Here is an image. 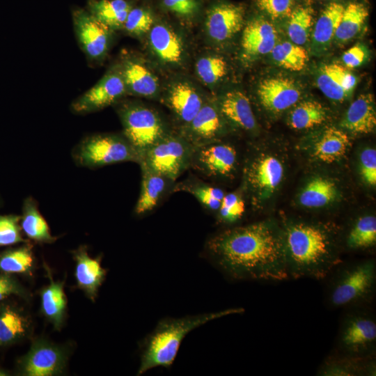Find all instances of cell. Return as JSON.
I'll return each mask as SVG.
<instances>
[{
	"instance_id": "cell-36",
	"label": "cell",
	"mask_w": 376,
	"mask_h": 376,
	"mask_svg": "<svg viewBox=\"0 0 376 376\" xmlns=\"http://www.w3.org/2000/svg\"><path fill=\"white\" fill-rule=\"evenodd\" d=\"M92 15L109 28L124 26L130 6L125 0H97L91 2Z\"/></svg>"
},
{
	"instance_id": "cell-32",
	"label": "cell",
	"mask_w": 376,
	"mask_h": 376,
	"mask_svg": "<svg viewBox=\"0 0 376 376\" xmlns=\"http://www.w3.org/2000/svg\"><path fill=\"white\" fill-rule=\"evenodd\" d=\"M33 246L26 242L0 255V271L4 274L31 276L34 269Z\"/></svg>"
},
{
	"instance_id": "cell-46",
	"label": "cell",
	"mask_w": 376,
	"mask_h": 376,
	"mask_svg": "<svg viewBox=\"0 0 376 376\" xmlns=\"http://www.w3.org/2000/svg\"><path fill=\"white\" fill-rule=\"evenodd\" d=\"M361 173L364 180L370 185L376 184V150L366 148L360 155Z\"/></svg>"
},
{
	"instance_id": "cell-24",
	"label": "cell",
	"mask_w": 376,
	"mask_h": 376,
	"mask_svg": "<svg viewBox=\"0 0 376 376\" xmlns=\"http://www.w3.org/2000/svg\"><path fill=\"white\" fill-rule=\"evenodd\" d=\"M31 319L19 308L9 304H0V345L19 341L29 334Z\"/></svg>"
},
{
	"instance_id": "cell-42",
	"label": "cell",
	"mask_w": 376,
	"mask_h": 376,
	"mask_svg": "<svg viewBox=\"0 0 376 376\" xmlns=\"http://www.w3.org/2000/svg\"><path fill=\"white\" fill-rule=\"evenodd\" d=\"M20 217L0 214V246L29 242L22 235Z\"/></svg>"
},
{
	"instance_id": "cell-2",
	"label": "cell",
	"mask_w": 376,
	"mask_h": 376,
	"mask_svg": "<svg viewBox=\"0 0 376 376\" xmlns=\"http://www.w3.org/2000/svg\"><path fill=\"white\" fill-rule=\"evenodd\" d=\"M283 233L290 279H323L338 267L333 233L327 226L292 223Z\"/></svg>"
},
{
	"instance_id": "cell-8",
	"label": "cell",
	"mask_w": 376,
	"mask_h": 376,
	"mask_svg": "<svg viewBox=\"0 0 376 376\" xmlns=\"http://www.w3.org/2000/svg\"><path fill=\"white\" fill-rule=\"evenodd\" d=\"M120 116L124 136L137 153L139 162L151 146L169 134L159 116L146 107L125 106L120 110Z\"/></svg>"
},
{
	"instance_id": "cell-43",
	"label": "cell",
	"mask_w": 376,
	"mask_h": 376,
	"mask_svg": "<svg viewBox=\"0 0 376 376\" xmlns=\"http://www.w3.org/2000/svg\"><path fill=\"white\" fill-rule=\"evenodd\" d=\"M244 211V202L236 193L225 194L217 210L219 220L227 224L233 223L240 219Z\"/></svg>"
},
{
	"instance_id": "cell-11",
	"label": "cell",
	"mask_w": 376,
	"mask_h": 376,
	"mask_svg": "<svg viewBox=\"0 0 376 376\" xmlns=\"http://www.w3.org/2000/svg\"><path fill=\"white\" fill-rule=\"evenodd\" d=\"M125 91L126 85L121 73H109L77 98L72 104V110L84 114L102 109L114 103Z\"/></svg>"
},
{
	"instance_id": "cell-5",
	"label": "cell",
	"mask_w": 376,
	"mask_h": 376,
	"mask_svg": "<svg viewBox=\"0 0 376 376\" xmlns=\"http://www.w3.org/2000/svg\"><path fill=\"white\" fill-rule=\"evenodd\" d=\"M72 156L78 166L89 169L139 162L137 153L124 135L102 134L87 136L73 148Z\"/></svg>"
},
{
	"instance_id": "cell-3",
	"label": "cell",
	"mask_w": 376,
	"mask_h": 376,
	"mask_svg": "<svg viewBox=\"0 0 376 376\" xmlns=\"http://www.w3.org/2000/svg\"><path fill=\"white\" fill-rule=\"evenodd\" d=\"M243 311L242 308H228L179 318L162 319L142 344L137 375H143L157 367L169 368L183 339L189 332L215 319Z\"/></svg>"
},
{
	"instance_id": "cell-21",
	"label": "cell",
	"mask_w": 376,
	"mask_h": 376,
	"mask_svg": "<svg viewBox=\"0 0 376 376\" xmlns=\"http://www.w3.org/2000/svg\"><path fill=\"white\" fill-rule=\"evenodd\" d=\"M47 272L49 283L40 293L41 312L55 329L60 330L63 325L67 310L64 281H54L47 269Z\"/></svg>"
},
{
	"instance_id": "cell-23",
	"label": "cell",
	"mask_w": 376,
	"mask_h": 376,
	"mask_svg": "<svg viewBox=\"0 0 376 376\" xmlns=\"http://www.w3.org/2000/svg\"><path fill=\"white\" fill-rule=\"evenodd\" d=\"M218 110L221 116L238 127L247 131L256 127V119L249 100L240 91L226 93L219 101Z\"/></svg>"
},
{
	"instance_id": "cell-12",
	"label": "cell",
	"mask_w": 376,
	"mask_h": 376,
	"mask_svg": "<svg viewBox=\"0 0 376 376\" xmlns=\"http://www.w3.org/2000/svg\"><path fill=\"white\" fill-rule=\"evenodd\" d=\"M74 21L77 37L86 54L92 58L102 56L108 48L109 28L84 10L75 13Z\"/></svg>"
},
{
	"instance_id": "cell-18",
	"label": "cell",
	"mask_w": 376,
	"mask_h": 376,
	"mask_svg": "<svg viewBox=\"0 0 376 376\" xmlns=\"http://www.w3.org/2000/svg\"><path fill=\"white\" fill-rule=\"evenodd\" d=\"M356 77L343 66L327 64L322 66L317 78V85L322 93L335 101H343L354 90Z\"/></svg>"
},
{
	"instance_id": "cell-39",
	"label": "cell",
	"mask_w": 376,
	"mask_h": 376,
	"mask_svg": "<svg viewBox=\"0 0 376 376\" xmlns=\"http://www.w3.org/2000/svg\"><path fill=\"white\" fill-rule=\"evenodd\" d=\"M287 32L293 43L302 45L310 36L313 11L310 7L299 6L292 10L289 16Z\"/></svg>"
},
{
	"instance_id": "cell-28",
	"label": "cell",
	"mask_w": 376,
	"mask_h": 376,
	"mask_svg": "<svg viewBox=\"0 0 376 376\" xmlns=\"http://www.w3.org/2000/svg\"><path fill=\"white\" fill-rule=\"evenodd\" d=\"M150 45L157 56L168 63H179L184 49L179 36L169 27L158 24L150 29Z\"/></svg>"
},
{
	"instance_id": "cell-49",
	"label": "cell",
	"mask_w": 376,
	"mask_h": 376,
	"mask_svg": "<svg viewBox=\"0 0 376 376\" xmlns=\"http://www.w3.org/2000/svg\"><path fill=\"white\" fill-rule=\"evenodd\" d=\"M165 6L180 15H192L198 8L196 0H163Z\"/></svg>"
},
{
	"instance_id": "cell-50",
	"label": "cell",
	"mask_w": 376,
	"mask_h": 376,
	"mask_svg": "<svg viewBox=\"0 0 376 376\" xmlns=\"http://www.w3.org/2000/svg\"><path fill=\"white\" fill-rule=\"evenodd\" d=\"M0 375H7L6 373L3 370L0 369Z\"/></svg>"
},
{
	"instance_id": "cell-26",
	"label": "cell",
	"mask_w": 376,
	"mask_h": 376,
	"mask_svg": "<svg viewBox=\"0 0 376 376\" xmlns=\"http://www.w3.org/2000/svg\"><path fill=\"white\" fill-rule=\"evenodd\" d=\"M141 191L135 206L137 215L152 211L159 203L169 185L174 182L155 172L141 169Z\"/></svg>"
},
{
	"instance_id": "cell-20",
	"label": "cell",
	"mask_w": 376,
	"mask_h": 376,
	"mask_svg": "<svg viewBox=\"0 0 376 376\" xmlns=\"http://www.w3.org/2000/svg\"><path fill=\"white\" fill-rule=\"evenodd\" d=\"M375 356L359 359L339 353L327 358L320 366L317 375L320 376H375Z\"/></svg>"
},
{
	"instance_id": "cell-16",
	"label": "cell",
	"mask_w": 376,
	"mask_h": 376,
	"mask_svg": "<svg viewBox=\"0 0 376 376\" xmlns=\"http://www.w3.org/2000/svg\"><path fill=\"white\" fill-rule=\"evenodd\" d=\"M185 128L181 136L194 148L214 142L221 132V114L214 106L205 103Z\"/></svg>"
},
{
	"instance_id": "cell-34",
	"label": "cell",
	"mask_w": 376,
	"mask_h": 376,
	"mask_svg": "<svg viewBox=\"0 0 376 376\" xmlns=\"http://www.w3.org/2000/svg\"><path fill=\"white\" fill-rule=\"evenodd\" d=\"M376 243V217L366 215L358 218L345 237L347 246L353 251L366 250Z\"/></svg>"
},
{
	"instance_id": "cell-17",
	"label": "cell",
	"mask_w": 376,
	"mask_h": 376,
	"mask_svg": "<svg viewBox=\"0 0 376 376\" xmlns=\"http://www.w3.org/2000/svg\"><path fill=\"white\" fill-rule=\"evenodd\" d=\"M276 39V31L272 23L262 17L253 19L243 31V53L249 58L270 53Z\"/></svg>"
},
{
	"instance_id": "cell-29",
	"label": "cell",
	"mask_w": 376,
	"mask_h": 376,
	"mask_svg": "<svg viewBox=\"0 0 376 376\" xmlns=\"http://www.w3.org/2000/svg\"><path fill=\"white\" fill-rule=\"evenodd\" d=\"M349 146L350 139L345 132L336 127H329L315 143L313 154L320 161L331 163L340 159Z\"/></svg>"
},
{
	"instance_id": "cell-22",
	"label": "cell",
	"mask_w": 376,
	"mask_h": 376,
	"mask_svg": "<svg viewBox=\"0 0 376 376\" xmlns=\"http://www.w3.org/2000/svg\"><path fill=\"white\" fill-rule=\"evenodd\" d=\"M376 125V112L373 95H360L349 107L341 126L356 134H368Z\"/></svg>"
},
{
	"instance_id": "cell-31",
	"label": "cell",
	"mask_w": 376,
	"mask_h": 376,
	"mask_svg": "<svg viewBox=\"0 0 376 376\" xmlns=\"http://www.w3.org/2000/svg\"><path fill=\"white\" fill-rule=\"evenodd\" d=\"M368 16V12L364 5L360 3H349L344 8L335 32V41L344 44L354 38L362 29Z\"/></svg>"
},
{
	"instance_id": "cell-10",
	"label": "cell",
	"mask_w": 376,
	"mask_h": 376,
	"mask_svg": "<svg viewBox=\"0 0 376 376\" xmlns=\"http://www.w3.org/2000/svg\"><path fill=\"white\" fill-rule=\"evenodd\" d=\"M236 163L235 148L214 141L194 148L191 166L205 176L227 177L235 170Z\"/></svg>"
},
{
	"instance_id": "cell-45",
	"label": "cell",
	"mask_w": 376,
	"mask_h": 376,
	"mask_svg": "<svg viewBox=\"0 0 376 376\" xmlns=\"http://www.w3.org/2000/svg\"><path fill=\"white\" fill-rule=\"evenodd\" d=\"M295 0H257L258 8L272 19L289 17Z\"/></svg>"
},
{
	"instance_id": "cell-47",
	"label": "cell",
	"mask_w": 376,
	"mask_h": 376,
	"mask_svg": "<svg viewBox=\"0 0 376 376\" xmlns=\"http://www.w3.org/2000/svg\"><path fill=\"white\" fill-rule=\"evenodd\" d=\"M10 295H17L27 298V291L10 274L0 275V301Z\"/></svg>"
},
{
	"instance_id": "cell-40",
	"label": "cell",
	"mask_w": 376,
	"mask_h": 376,
	"mask_svg": "<svg viewBox=\"0 0 376 376\" xmlns=\"http://www.w3.org/2000/svg\"><path fill=\"white\" fill-rule=\"evenodd\" d=\"M178 188L192 194L201 205L211 211L219 210L225 195L221 189L204 182L183 183Z\"/></svg>"
},
{
	"instance_id": "cell-7",
	"label": "cell",
	"mask_w": 376,
	"mask_h": 376,
	"mask_svg": "<svg viewBox=\"0 0 376 376\" xmlns=\"http://www.w3.org/2000/svg\"><path fill=\"white\" fill-rule=\"evenodd\" d=\"M343 317L337 338V353L359 359L375 356L376 321L375 317L359 307Z\"/></svg>"
},
{
	"instance_id": "cell-19",
	"label": "cell",
	"mask_w": 376,
	"mask_h": 376,
	"mask_svg": "<svg viewBox=\"0 0 376 376\" xmlns=\"http://www.w3.org/2000/svg\"><path fill=\"white\" fill-rule=\"evenodd\" d=\"M283 175L282 164L271 155L257 158L246 169L249 185L260 191H273L280 184Z\"/></svg>"
},
{
	"instance_id": "cell-1",
	"label": "cell",
	"mask_w": 376,
	"mask_h": 376,
	"mask_svg": "<svg viewBox=\"0 0 376 376\" xmlns=\"http://www.w3.org/2000/svg\"><path fill=\"white\" fill-rule=\"evenodd\" d=\"M205 249L216 266L235 280L290 279L283 233L266 222L230 228L212 237Z\"/></svg>"
},
{
	"instance_id": "cell-38",
	"label": "cell",
	"mask_w": 376,
	"mask_h": 376,
	"mask_svg": "<svg viewBox=\"0 0 376 376\" xmlns=\"http://www.w3.org/2000/svg\"><path fill=\"white\" fill-rule=\"evenodd\" d=\"M326 116L324 108L319 102L304 101L291 111L289 121L295 129H308L322 124Z\"/></svg>"
},
{
	"instance_id": "cell-44",
	"label": "cell",
	"mask_w": 376,
	"mask_h": 376,
	"mask_svg": "<svg viewBox=\"0 0 376 376\" xmlns=\"http://www.w3.org/2000/svg\"><path fill=\"white\" fill-rule=\"evenodd\" d=\"M153 24L151 14L142 8L130 9L124 26L132 34L140 35L150 30Z\"/></svg>"
},
{
	"instance_id": "cell-37",
	"label": "cell",
	"mask_w": 376,
	"mask_h": 376,
	"mask_svg": "<svg viewBox=\"0 0 376 376\" xmlns=\"http://www.w3.org/2000/svg\"><path fill=\"white\" fill-rule=\"evenodd\" d=\"M271 54L277 65L291 71L301 70L308 60L306 51L301 45L289 41L276 42Z\"/></svg>"
},
{
	"instance_id": "cell-25",
	"label": "cell",
	"mask_w": 376,
	"mask_h": 376,
	"mask_svg": "<svg viewBox=\"0 0 376 376\" xmlns=\"http://www.w3.org/2000/svg\"><path fill=\"white\" fill-rule=\"evenodd\" d=\"M203 104L195 88L186 82L173 86L167 98V104L185 125L194 118Z\"/></svg>"
},
{
	"instance_id": "cell-41",
	"label": "cell",
	"mask_w": 376,
	"mask_h": 376,
	"mask_svg": "<svg viewBox=\"0 0 376 376\" xmlns=\"http://www.w3.org/2000/svg\"><path fill=\"white\" fill-rule=\"evenodd\" d=\"M196 69L203 82L213 84L226 75L227 65L223 58L210 56L199 59L196 63Z\"/></svg>"
},
{
	"instance_id": "cell-13",
	"label": "cell",
	"mask_w": 376,
	"mask_h": 376,
	"mask_svg": "<svg viewBox=\"0 0 376 376\" xmlns=\"http://www.w3.org/2000/svg\"><path fill=\"white\" fill-rule=\"evenodd\" d=\"M244 17V10L241 6L227 3L214 6L206 19L208 35L218 42L231 38L242 29Z\"/></svg>"
},
{
	"instance_id": "cell-9",
	"label": "cell",
	"mask_w": 376,
	"mask_h": 376,
	"mask_svg": "<svg viewBox=\"0 0 376 376\" xmlns=\"http://www.w3.org/2000/svg\"><path fill=\"white\" fill-rule=\"evenodd\" d=\"M68 351L47 339L36 338L19 361L20 373L25 376H52L64 372Z\"/></svg>"
},
{
	"instance_id": "cell-30",
	"label": "cell",
	"mask_w": 376,
	"mask_h": 376,
	"mask_svg": "<svg viewBox=\"0 0 376 376\" xmlns=\"http://www.w3.org/2000/svg\"><path fill=\"white\" fill-rule=\"evenodd\" d=\"M125 85L134 93L152 96L157 91V79L145 65L134 61H127L121 72Z\"/></svg>"
},
{
	"instance_id": "cell-27",
	"label": "cell",
	"mask_w": 376,
	"mask_h": 376,
	"mask_svg": "<svg viewBox=\"0 0 376 376\" xmlns=\"http://www.w3.org/2000/svg\"><path fill=\"white\" fill-rule=\"evenodd\" d=\"M20 217L22 231L30 240L40 244H51L56 240L57 237L52 235L46 220L32 197L24 200Z\"/></svg>"
},
{
	"instance_id": "cell-33",
	"label": "cell",
	"mask_w": 376,
	"mask_h": 376,
	"mask_svg": "<svg viewBox=\"0 0 376 376\" xmlns=\"http://www.w3.org/2000/svg\"><path fill=\"white\" fill-rule=\"evenodd\" d=\"M344 8L340 3H331L322 11L315 24L313 33L316 47L323 48L329 45L334 37Z\"/></svg>"
},
{
	"instance_id": "cell-15",
	"label": "cell",
	"mask_w": 376,
	"mask_h": 376,
	"mask_svg": "<svg viewBox=\"0 0 376 376\" xmlns=\"http://www.w3.org/2000/svg\"><path fill=\"white\" fill-rule=\"evenodd\" d=\"M75 263V276L77 286L94 301L104 282L107 271L101 265L100 258H92L86 246H80L72 251Z\"/></svg>"
},
{
	"instance_id": "cell-48",
	"label": "cell",
	"mask_w": 376,
	"mask_h": 376,
	"mask_svg": "<svg viewBox=\"0 0 376 376\" xmlns=\"http://www.w3.org/2000/svg\"><path fill=\"white\" fill-rule=\"evenodd\" d=\"M368 57L366 48L357 44L344 52L342 60L343 63L349 68H354L361 65Z\"/></svg>"
},
{
	"instance_id": "cell-6",
	"label": "cell",
	"mask_w": 376,
	"mask_h": 376,
	"mask_svg": "<svg viewBox=\"0 0 376 376\" xmlns=\"http://www.w3.org/2000/svg\"><path fill=\"white\" fill-rule=\"evenodd\" d=\"M194 148L182 136L167 134L151 146L139 164L175 182L191 166Z\"/></svg>"
},
{
	"instance_id": "cell-4",
	"label": "cell",
	"mask_w": 376,
	"mask_h": 376,
	"mask_svg": "<svg viewBox=\"0 0 376 376\" xmlns=\"http://www.w3.org/2000/svg\"><path fill=\"white\" fill-rule=\"evenodd\" d=\"M328 289L327 302L333 308L359 307L372 299L376 286V264L367 260L340 266Z\"/></svg>"
},
{
	"instance_id": "cell-35",
	"label": "cell",
	"mask_w": 376,
	"mask_h": 376,
	"mask_svg": "<svg viewBox=\"0 0 376 376\" xmlns=\"http://www.w3.org/2000/svg\"><path fill=\"white\" fill-rule=\"evenodd\" d=\"M336 194V187L332 181L316 178L311 180L302 190L299 202L308 208L321 207L332 202Z\"/></svg>"
},
{
	"instance_id": "cell-14",
	"label": "cell",
	"mask_w": 376,
	"mask_h": 376,
	"mask_svg": "<svg viewBox=\"0 0 376 376\" xmlns=\"http://www.w3.org/2000/svg\"><path fill=\"white\" fill-rule=\"evenodd\" d=\"M257 92L262 105L272 112H280L290 108L299 101L301 95L297 85L285 77L263 80Z\"/></svg>"
}]
</instances>
